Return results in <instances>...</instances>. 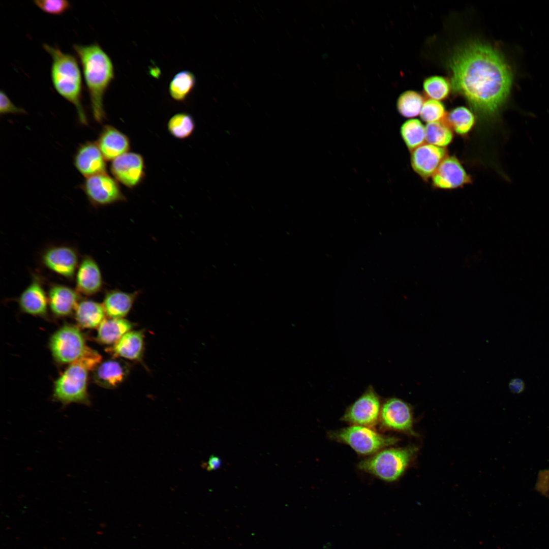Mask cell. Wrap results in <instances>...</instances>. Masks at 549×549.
<instances>
[{"label": "cell", "mask_w": 549, "mask_h": 549, "mask_svg": "<svg viewBox=\"0 0 549 549\" xmlns=\"http://www.w3.org/2000/svg\"><path fill=\"white\" fill-rule=\"evenodd\" d=\"M425 134L428 144L441 147L448 145L453 138L451 129L440 120L428 123L425 127Z\"/></svg>", "instance_id": "cell-27"}, {"label": "cell", "mask_w": 549, "mask_h": 549, "mask_svg": "<svg viewBox=\"0 0 549 549\" xmlns=\"http://www.w3.org/2000/svg\"><path fill=\"white\" fill-rule=\"evenodd\" d=\"M130 372V365L121 360H108L100 363L95 370L94 379L99 385L114 388L121 384Z\"/></svg>", "instance_id": "cell-20"}, {"label": "cell", "mask_w": 549, "mask_h": 549, "mask_svg": "<svg viewBox=\"0 0 549 549\" xmlns=\"http://www.w3.org/2000/svg\"><path fill=\"white\" fill-rule=\"evenodd\" d=\"M108 350L115 357L140 360L144 350L142 331H130L124 335Z\"/></svg>", "instance_id": "cell-22"}, {"label": "cell", "mask_w": 549, "mask_h": 549, "mask_svg": "<svg viewBox=\"0 0 549 549\" xmlns=\"http://www.w3.org/2000/svg\"><path fill=\"white\" fill-rule=\"evenodd\" d=\"M139 293V291L130 293L119 289L108 290L102 304L106 314L111 318H123L131 310Z\"/></svg>", "instance_id": "cell-21"}, {"label": "cell", "mask_w": 549, "mask_h": 549, "mask_svg": "<svg viewBox=\"0 0 549 549\" xmlns=\"http://www.w3.org/2000/svg\"><path fill=\"white\" fill-rule=\"evenodd\" d=\"M388 447L361 461L358 464V469L386 482L399 479L409 466L417 449L412 446Z\"/></svg>", "instance_id": "cell-4"}, {"label": "cell", "mask_w": 549, "mask_h": 549, "mask_svg": "<svg viewBox=\"0 0 549 549\" xmlns=\"http://www.w3.org/2000/svg\"><path fill=\"white\" fill-rule=\"evenodd\" d=\"M75 318L82 328H93L99 327L105 319L103 306L92 300L79 302L75 310Z\"/></svg>", "instance_id": "cell-23"}, {"label": "cell", "mask_w": 549, "mask_h": 549, "mask_svg": "<svg viewBox=\"0 0 549 549\" xmlns=\"http://www.w3.org/2000/svg\"><path fill=\"white\" fill-rule=\"evenodd\" d=\"M73 48L82 67L93 116L101 124L106 119L104 96L114 78L112 62L97 43L88 45L74 44Z\"/></svg>", "instance_id": "cell-2"}, {"label": "cell", "mask_w": 549, "mask_h": 549, "mask_svg": "<svg viewBox=\"0 0 549 549\" xmlns=\"http://www.w3.org/2000/svg\"><path fill=\"white\" fill-rule=\"evenodd\" d=\"M43 47L52 59L50 76L54 89L75 106L80 124L88 126L82 102V76L76 58L56 46L45 43Z\"/></svg>", "instance_id": "cell-3"}, {"label": "cell", "mask_w": 549, "mask_h": 549, "mask_svg": "<svg viewBox=\"0 0 549 549\" xmlns=\"http://www.w3.org/2000/svg\"><path fill=\"white\" fill-rule=\"evenodd\" d=\"M21 310L24 313L36 316L46 314L48 303V296L41 279L34 276L29 284L18 298Z\"/></svg>", "instance_id": "cell-18"}, {"label": "cell", "mask_w": 549, "mask_h": 549, "mask_svg": "<svg viewBox=\"0 0 549 549\" xmlns=\"http://www.w3.org/2000/svg\"><path fill=\"white\" fill-rule=\"evenodd\" d=\"M423 103L421 95L413 90H407L399 97L396 107L403 116L413 118L420 114Z\"/></svg>", "instance_id": "cell-28"}, {"label": "cell", "mask_w": 549, "mask_h": 549, "mask_svg": "<svg viewBox=\"0 0 549 549\" xmlns=\"http://www.w3.org/2000/svg\"><path fill=\"white\" fill-rule=\"evenodd\" d=\"M87 347L80 330L71 325L61 327L54 333L50 341V348L53 357L62 363H72L76 361Z\"/></svg>", "instance_id": "cell-9"}, {"label": "cell", "mask_w": 549, "mask_h": 549, "mask_svg": "<svg viewBox=\"0 0 549 549\" xmlns=\"http://www.w3.org/2000/svg\"><path fill=\"white\" fill-rule=\"evenodd\" d=\"M382 399L374 386L369 385L364 392L346 408L341 420L351 425L373 429L378 423Z\"/></svg>", "instance_id": "cell-7"}, {"label": "cell", "mask_w": 549, "mask_h": 549, "mask_svg": "<svg viewBox=\"0 0 549 549\" xmlns=\"http://www.w3.org/2000/svg\"><path fill=\"white\" fill-rule=\"evenodd\" d=\"M196 78L190 71L177 73L172 79L169 86L171 97L177 101H184L195 86Z\"/></svg>", "instance_id": "cell-25"}, {"label": "cell", "mask_w": 549, "mask_h": 549, "mask_svg": "<svg viewBox=\"0 0 549 549\" xmlns=\"http://www.w3.org/2000/svg\"><path fill=\"white\" fill-rule=\"evenodd\" d=\"M454 90L485 117L495 115L505 102L512 75L503 57L495 48L479 41L456 49L448 62Z\"/></svg>", "instance_id": "cell-1"}, {"label": "cell", "mask_w": 549, "mask_h": 549, "mask_svg": "<svg viewBox=\"0 0 549 549\" xmlns=\"http://www.w3.org/2000/svg\"><path fill=\"white\" fill-rule=\"evenodd\" d=\"M202 465L203 467L205 468L207 471H212L217 470L221 467V460L218 456L211 455L207 463H204Z\"/></svg>", "instance_id": "cell-37"}, {"label": "cell", "mask_w": 549, "mask_h": 549, "mask_svg": "<svg viewBox=\"0 0 549 549\" xmlns=\"http://www.w3.org/2000/svg\"><path fill=\"white\" fill-rule=\"evenodd\" d=\"M443 147L430 144H422L412 150L411 165L414 171L423 179L433 176L446 157Z\"/></svg>", "instance_id": "cell-14"}, {"label": "cell", "mask_w": 549, "mask_h": 549, "mask_svg": "<svg viewBox=\"0 0 549 549\" xmlns=\"http://www.w3.org/2000/svg\"><path fill=\"white\" fill-rule=\"evenodd\" d=\"M25 110L20 107L16 106L10 99L6 93L3 90L0 92V114L5 115L8 114H26Z\"/></svg>", "instance_id": "cell-35"}, {"label": "cell", "mask_w": 549, "mask_h": 549, "mask_svg": "<svg viewBox=\"0 0 549 549\" xmlns=\"http://www.w3.org/2000/svg\"><path fill=\"white\" fill-rule=\"evenodd\" d=\"M510 391L513 394H520L525 389V383L521 378L512 379L508 384Z\"/></svg>", "instance_id": "cell-36"}, {"label": "cell", "mask_w": 549, "mask_h": 549, "mask_svg": "<svg viewBox=\"0 0 549 549\" xmlns=\"http://www.w3.org/2000/svg\"><path fill=\"white\" fill-rule=\"evenodd\" d=\"M195 127L192 116L187 113H179L173 115L167 124L168 131L174 137L184 139L190 137Z\"/></svg>", "instance_id": "cell-30"}, {"label": "cell", "mask_w": 549, "mask_h": 549, "mask_svg": "<svg viewBox=\"0 0 549 549\" xmlns=\"http://www.w3.org/2000/svg\"><path fill=\"white\" fill-rule=\"evenodd\" d=\"M96 143L105 160L108 161H112L128 152L130 147L128 136L110 125L104 126Z\"/></svg>", "instance_id": "cell-17"}, {"label": "cell", "mask_w": 549, "mask_h": 549, "mask_svg": "<svg viewBox=\"0 0 549 549\" xmlns=\"http://www.w3.org/2000/svg\"><path fill=\"white\" fill-rule=\"evenodd\" d=\"M41 261L47 269L68 280L75 276L80 263L77 251L68 246L49 247L42 254Z\"/></svg>", "instance_id": "cell-12"}, {"label": "cell", "mask_w": 549, "mask_h": 549, "mask_svg": "<svg viewBox=\"0 0 549 549\" xmlns=\"http://www.w3.org/2000/svg\"><path fill=\"white\" fill-rule=\"evenodd\" d=\"M433 185L443 189H454L471 182L459 161L454 157H445L432 176Z\"/></svg>", "instance_id": "cell-15"}, {"label": "cell", "mask_w": 549, "mask_h": 549, "mask_svg": "<svg viewBox=\"0 0 549 549\" xmlns=\"http://www.w3.org/2000/svg\"><path fill=\"white\" fill-rule=\"evenodd\" d=\"M420 114L421 119L428 123L440 121L445 115V109L440 101L430 99L423 103Z\"/></svg>", "instance_id": "cell-32"}, {"label": "cell", "mask_w": 549, "mask_h": 549, "mask_svg": "<svg viewBox=\"0 0 549 549\" xmlns=\"http://www.w3.org/2000/svg\"><path fill=\"white\" fill-rule=\"evenodd\" d=\"M381 429L414 435L412 407L403 400L393 396L382 401L379 423Z\"/></svg>", "instance_id": "cell-10"}, {"label": "cell", "mask_w": 549, "mask_h": 549, "mask_svg": "<svg viewBox=\"0 0 549 549\" xmlns=\"http://www.w3.org/2000/svg\"><path fill=\"white\" fill-rule=\"evenodd\" d=\"M48 299L52 312L57 316H65L75 311L79 293L65 285L53 284L49 287Z\"/></svg>", "instance_id": "cell-19"}, {"label": "cell", "mask_w": 549, "mask_h": 549, "mask_svg": "<svg viewBox=\"0 0 549 549\" xmlns=\"http://www.w3.org/2000/svg\"><path fill=\"white\" fill-rule=\"evenodd\" d=\"M105 161L96 142L90 141L80 144L73 158L75 167L85 178L106 173Z\"/></svg>", "instance_id": "cell-13"}, {"label": "cell", "mask_w": 549, "mask_h": 549, "mask_svg": "<svg viewBox=\"0 0 549 549\" xmlns=\"http://www.w3.org/2000/svg\"><path fill=\"white\" fill-rule=\"evenodd\" d=\"M447 121L456 133L464 135L472 129L475 120L473 113L469 109L460 106L448 113Z\"/></svg>", "instance_id": "cell-29"}, {"label": "cell", "mask_w": 549, "mask_h": 549, "mask_svg": "<svg viewBox=\"0 0 549 549\" xmlns=\"http://www.w3.org/2000/svg\"><path fill=\"white\" fill-rule=\"evenodd\" d=\"M327 435L330 439L348 445L358 454L365 456H371L393 445L399 440L378 433L374 429L358 425L329 431Z\"/></svg>", "instance_id": "cell-5"}, {"label": "cell", "mask_w": 549, "mask_h": 549, "mask_svg": "<svg viewBox=\"0 0 549 549\" xmlns=\"http://www.w3.org/2000/svg\"><path fill=\"white\" fill-rule=\"evenodd\" d=\"M87 371L80 363H72L55 381L54 399L65 405L73 403L89 405L87 392Z\"/></svg>", "instance_id": "cell-6"}, {"label": "cell", "mask_w": 549, "mask_h": 549, "mask_svg": "<svg viewBox=\"0 0 549 549\" xmlns=\"http://www.w3.org/2000/svg\"><path fill=\"white\" fill-rule=\"evenodd\" d=\"M80 188L95 207L109 205L126 200L117 181L107 172L85 178Z\"/></svg>", "instance_id": "cell-8"}, {"label": "cell", "mask_w": 549, "mask_h": 549, "mask_svg": "<svg viewBox=\"0 0 549 549\" xmlns=\"http://www.w3.org/2000/svg\"><path fill=\"white\" fill-rule=\"evenodd\" d=\"M33 3L42 11L55 15L63 14L71 7L70 2L66 0H35Z\"/></svg>", "instance_id": "cell-33"}, {"label": "cell", "mask_w": 549, "mask_h": 549, "mask_svg": "<svg viewBox=\"0 0 549 549\" xmlns=\"http://www.w3.org/2000/svg\"><path fill=\"white\" fill-rule=\"evenodd\" d=\"M402 138L409 149L413 150L425 141V127L417 119L405 121L400 128Z\"/></svg>", "instance_id": "cell-26"}, {"label": "cell", "mask_w": 549, "mask_h": 549, "mask_svg": "<svg viewBox=\"0 0 549 549\" xmlns=\"http://www.w3.org/2000/svg\"><path fill=\"white\" fill-rule=\"evenodd\" d=\"M101 360L102 356L97 351L87 347L82 355L75 362L80 363L88 371L95 370Z\"/></svg>", "instance_id": "cell-34"}, {"label": "cell", "mask_w": 549, "mask_h": 549, "mask_svg": "<svg viewBox=\"0 0 549 549\" xmlns=\"http://www.w3.org/2000/svg\"><path fill=\"white\" fill-rule=\"evenodd\" d=\"M143 157L138 153L127 152L112 161L110 169L114 178L129 188L138 186L145 175Z\"/></svg>", "instance_id": "cell-11"}, {"label": "cell", "mask_w": 549, "mask_h": 549, "mask_svg": "<svg viewBox=\"0 0 549 549\" xmlns=\"http://www.w3.org/2000/svg\"><path fill=\"white\" fill-rule=\"evenodd\" d=\"M134 324L124 318L105 319L98 328L97 339L104 344H115L131 331Z\"/></svg>", "instance_id": "cell-24"}, {"label": "cell", "mask_w": 549, "mask_h": 549, "mask_svg": "<svg viewBox=\"0 0 549 549\" xmlns=\"http://www.w3.org/2000/svg\"><path fill=\"white\" fill-rule=\"evenodd\" d=\"M423 89L431 99L439 101L447 97L450 91V85L444 77L434 76L424 80Z\"/></svg>", "instance_id": "cell-31"}, {"label": "cell", "mask_w": 549, "mask_h": 549, "mask_svg": "<svg viewBox=\"0 0 549 549\" xmlns=\"http://www.w3.org/2000/svg\"><path fill=\"white\" fill-rule=\"evenodd\" d=\"M75 274V290L78 293L93 295L103 288L104 281L100 268L91 256L83 257Z\"/></svg>", "instance_id": "cell-16"}]
</instances>
